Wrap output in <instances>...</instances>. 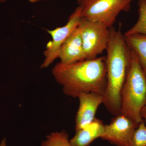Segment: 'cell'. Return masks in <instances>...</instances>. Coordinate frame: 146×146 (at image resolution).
I'll return each mask as SVG.
<instances>
[{"label":"cell","instance_id":"cell-1","mask_svg":"<svg viewBox=\"0 0 146 146\" xmlns=\"http://www.w3.org/2000/svg\"><path fill=\"white\" fill-rule=\"evenodd\" d=\"M52 74L68 96L78 98L82 94L89 93L104 96L107 82L105 57L69 64L59 62L53 68Z\"/></svg>","mask_w":146,"mask_h":146},{"label":"cell","instance_id":"cell-2","mask_svg":"<svg viewBox=\"0 0 146 146\" xmlns=\"http://www.w3.org/2000/svg\"><path fill=\"white\" fill-rule=\"evenodd\" d=\"M120 30L110 28L106 57L107 86L103 104L111 115L120 114L121 93L129 68L130 50Z\"/></svg>","mask_w":146,"mask_h":146},{"label":"cell","instance_id":"cell-3","mask_svg":"<svg viewBox=\"0 0 146 146\" xmlns=\"http://www.w3.org/2000/svg\"><path fill=\"white\" fill-rule=\"evenodd\" d=\"M130 50L129 68L121 93L120 114L140 123L143 120L141 111L146 104V76L137 55Z\"/></svg>","mask_w":146,"mask_h":146},{"label":"cell","instance_id":"cell-4","mask_svg":"<svg viewBox=\"0 0 146 146\" xmlns=\"http://www.w3.org/2000/svg\"><path fill=\"white\" fill-rule=\"evenodd\" d=\"M132 0H80L82 18L110 28L121 11H127Z\"/></svg>","mask_w":146,"mask_h":146},{"label":"cell","instance_id":"cell-5","mask_svg":"<svg viewBox=\"0 0 146 146\" xmlns=\"http://www.w3.org/2000/svg\"><path fill=\"white\" fill-rule=\"evenodd\" d=\"M79 27L86 59L96 58L106 49L109 40L110 28L82 17Z\"/></svg>","mask_w":146,"mask_h":146},{"label":"cell","instance_id":"cell-6","mask_svg":"<svg viewBox=\"0 0 146 146\" xmlns=\"http://www.w3.org/2000/svg\"><path fill=\"white\" fill-rule=\"evenodd\" d=\"M81 12V7L80 5L70 16L65 25L52 30H48L52 40L47 44L44 52L45 58L41 65V68H48L58 58L62 45L78 26L82 18Z\"/></svg>","mask_w":146,"mask_h":146},{"label":"cell","instance_id":"cell-7","mask_svg":"<svg viewBox=\"0 0 146 146\" xmlns=\"http://www.w3.org/2000/svg\"><path fill=\"white\" fill-rule=\"evenodd\" d=\"M115 116L109 124L105 125L100 138L117 146H128L139 123L121 114Z\"/></svg>","mask_w":146,"mask_h":146},{"label":"cell","instance_id":"cell-8","mask_svg":"<svg viewBox=\"0 0 146 146\" xmlns=\"http://www.w3.org/2000/svg\"><path fill=\"white\" fill-rule=\"evenodd\" d=\"M79 106L75 119V130L92 122L100 106L103 104L104 96L96 93H84L78 97Z\"/></svg>","mask_w":146,"mask_h":146},{"label":"cell","instance_id":"cell-9","mask_svg":"<svg viewBox=\"0 0 146 146\" xmlns=\"http://www.w3.org/2000/svg\"><path fill=\"white\" fill-rule=\"evenodd\" d=\"M58 58L60 63L63 64L86 60L79 25L62 45Z\"/></svg>","mask_w":146,"mask_h":146},{"label":"cell","instance_id":"cell-10","mask_svg":"<svg viewBox=\"0 0 146 146\" xmlns=\"http://www.w3.org/2000/svg\"><path fill=\"white\" fill-rule=\"evenodd\" d=\"M104 129L102 121L96 118L89 124L76 130L70 143L73 146H89L97 138H101Z\"/></svg>","mask_w":146,"mask_h":146},{"label":"cell","instance_id":"cell-11","mask_svg":"<svg viewBox=\"0 0 146 146\" xmlns=\"http://www.w3.org/2000/svg\"><path fill=\"white\" fill-rule=\"evenodd\" d=\"M124 37L128 46L137 55L146 76V35H131Z\"/></svg>","mask_w":146,"mask_h":146},{"label":"cell","instance_id":"cell-12","mask_svg":"<svg viewBox=\"0 0 146 146\" xmlns=\"http://www.w3.org/2000/svg\"><path fill=\"white\" fill-rule=\"evenodd\" d=\"M138 34L146 35V0L139 1L138 21L124 35Z\"/></svg>","mask_w":146,"mask_h":146},{"label":"cell","instance_id":"cell-13","mask_svg":"<svg viewBox=\"0 0 146 146\" xmlns=\"http://www.w3.org/2000/svg\"><path fill=\"white\" fill-rule=\"evenodd\" d=\"M41 146H73L70 143L69 136L66 131L52 132L42 141Z\"/></svg>","mask_w":146,"mask_h":146},{"label":"cell","instance_id":"cell-14","mask_svg":"<svg viewBox=\"0 0 146 146\" xmlns=\"http://www.w3.org/2000/svg\"><path fill=\"white\" fill-rule=\"evenodd\" d=\"M128 146H146V126L144 120L134 131Z\"/></svg>","mask_w":146,"mask_h":146},{"label":"cell","instance_id":"cell-15","mask_svg":"<svg viewBox=\"0 0 146 146\" xmlns=\"http://www.w3.org/2000/svg\"><path fill=\"white\" fill-rule=\"evenodd\" d=\"M141 114V117L146 123V104L142 109Z\"/></svg>","mask_w":146,"mask_h":146},{"label":"cell","instance_id":"cell-16","mask_svg":"<svg viewBox=\"0 0 146 146\" xmlns=\"http://www.w3.org/2000/svg\"><path fill=\"white\" fill-rule=\"evenodd\" d=\"M0 146H8L6 138H3L0 143Z\"/></svg>","mask_w":146,"mask_h":146},{"label":"cell","instance_id":"cell-17","mask_svg":"<svg viewBox=\"0 0 146 146\" xmlns=\"http://www.w3.org/2000/svg\"><path fill=\"white\" fill-rule=\"evenodd\" d=\"M28 1L30 2L34 3L37 2L41 1H48V0H28ZM77 1H79L80 0H77Z\"/></svg>","mask_w":146,"mask_h":146},{"label":"cell","instance_id":"cell-18","mask_svg":"<svg viewBox=\"0 0 146 146\" xmlns=\"http://www.w3.org/2000/svg\"><path fill=\"white\" fill-rule=\"evenodd\" d=\"M7 0H0V3H3L5 2Z\"/></svg>","mask_w":146,"mask_h":146}]
</instances>
